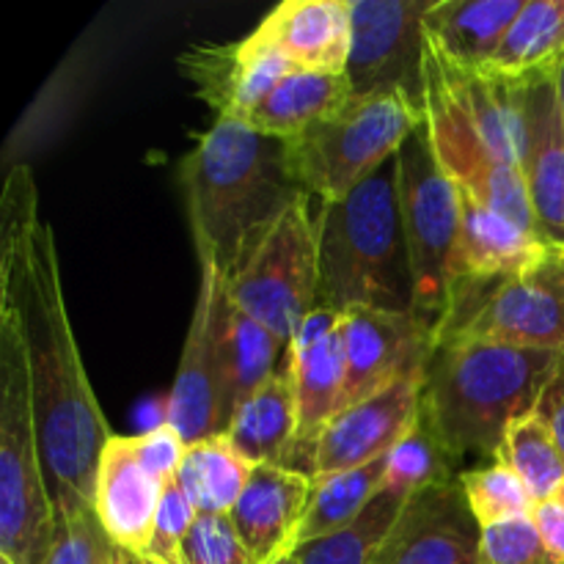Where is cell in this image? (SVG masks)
I'll return each instance as SVG.
<instances>
[{
  "label": "cell",
  "instance_id": "8992f818",
  "mask_svg": "<svg viewBox=\"0 0 564 564\" xmlns=\"http://www.w3.org/2000/svg\"><path fill=\"white\" fill-rule=\"evenodd\" d=\"M422 124V108L405 94H352L345 105L286 138V171L306 196L323 204L341 202L391 163Z\"/></svg>",
  "mask_w": 564,
  "mask_h": 564
},
{
  "label": "cell",
  "instance_id": "5bb4252c",
  "mask_svg": "<svg viewBox=\"0 0 564 564\" xmlns=\"http://www.w3.org/2000/svg\"><path fill=\"white\" fill-rule=\"evenodd\" d=\"M424 367L411 369L378 394L336 413L325 424L312 463V479L383 460L422 416Z\"/></svg>",
  "mask_w": 564,
  "mask_h": 564
},
{
  "label": "cell",
  "instance_id": "836d02e7",
  "mask_svg": "<svg viewBox=\"0 0 564 564\" xmlns=\"http://www.w3.org/2000/svg\"><path fill=\"white\" fill-rule=\"evenodd\" d=\"M460 488L482 529L512 518H527L534 510V499L529 496L527 485L501 460L460 471Z\"/></svg>",
  "mask_w": 564,
  "mask_h": 564
},
{
  "label": "cell",
  "instance_id": "484cf974",
  "mask_svg": "<svg viewBox=\"0 0 564 564\" xmlns=\"http://www.w3.org/2000/svg\"><path fill=\"white\" fill-rule=\"evenodd\" d=\"M564 55V0H527L485 69L505 80L549 77Z\"/></svg>",
  "mask_w": 564,
  "mask_h": 564
},
{
  "label": "cell",
  "instance_id": "3957f363",
  "mask_svg": "<svg viewBox=\"0 0 564 564\" xmlns=\"http://www.w3.org/2000/svg\"><path fill=\"white\" fill-rule=\"evenodd\" d=\"M564 352L496 341H441L424 372L422 422L457 457L499 452L507 430L538 411Z\"/></svg>",
  "mask_w": 564,
  "mask_h": 564
},
{
  "label": "cell",
  "instance_id": "6da1fadb",
  "mask_svg": "<svg viewBox=\"0 0 564 564\" xmlns=\"http://www.w3.org/2000/svg\"><path fill=\"white\" fill-rule=\"evenodd\" d=\"M0 295L20 312L31 369L33 411L44 474L55 512L94 510L97 471L113 438L83 367L50 224L39 215V191L28 165H14L0 198Z\"/></svg>",
  "mask_w": 564,
  "mask_h": 564
},
{
  "label": "cell",
  "instance_id": "7dc6e473",
  "mask_svg": "<svg viewBox=\"0 0 564 564\" xmlns=\"http://www.w3.org/2000/svg\"><path fill=\"white\" fill-rule=\"evenodd\" d=\"M130 564H141V560H138V556H132V554H130Z\"/></svg>",
  "mask_w": 564,
  "mask_h": 564
},
{
  "label": "cell",
  "instance_id": "d4e9b609",
  "mask_svg": "<svg viewBox=\"0 0 564 564\" xmlns=\"http://www.w3.org/2000/svg\"><path fill=\"white\" fill-rule=\"evenodd\" d=\"M350 97L352 86L347 75L292 69L290 75L275 83L273 91L251 110V116L242 124L262 132V135L286 141L323 116H328L339 105H345Z\"/></svg>",
  "mask_w": 564,
  "mask_h": 564
},
{
  "label": "cell",
  "instance_id": "7c38bea8",
  "mask_svg": "<svg viewBox=\"0 0 564 564\" xmlns=\"http://www.w3.org/2000/svg\"><path fill=\"white\" fill-rule=\"evenodd\" d=\"M433 0H350L352 94L400 91L422 108L424 17Z\"/></svg>",
  "mask_w": 564,
  "mask_h": 564
},
{
  "label": "cell",
  "instance_id": "7402d4cb",
  "mask_svg": "<svg viewBox=\"0 0 564 564\" xmlns=\"http://www.w3.org/2000/svg\"><path fill=\"white\" fill-rule=\"evenodd\" d=\"M257 31L295 69L345 75L350 55V0H284Z\"/></svg>",
  "mask_w": 564,
  "mask_h": 564
},
{
  "label": "cell",
  "instance_id": "e575fe53",
  "mask_svg": "<svg viewBox=\"0 0 564 564\" xmlns=\"http://www.w3.org/2000/svg\"><path fill=\"white\" fill-rule=\"evenodd\" d=\"M182 564H253L231 516H198L180 549Z\"/></svg>",
  "mask_w": 564,
  "mask_h": 564
},
{
  "label": "cell",
  "instance_id": "60d3db41",
  "mask_svg": "<svg viewBox=\"0 0 564 564\" xmlns=\"http://www.w3.org/2000/svg\"><path fill=\"white\" fill-rule=\"evenodd\" d=\"M534 413L543 419V424L551 430V435H554V441L560 444L564 455V356L560 367H556L554 378H551V383L545 386L543 397H540L538 402V411Z\"/></svg>",
  "mask_w": 564,
  "mask_h": 564
},
{
  "label": "cell",
  "instance_id": "74e56055",
  "mask_svg": "<svg viewBox=\"0 0 564 564\" xmlns=\"http://www.w3.org/2000/svg\"><path fill=\"white\" fill-rule=\"evenodd\" d=\"M196 521L198 510L193 507V501L187 499L185 490L176 485V479H171V482L165 485L163 505H160L158 521H154L152 545H149L147 556H141V560L180 562L182 543H185L187 532H191Z\"/></svg>",
  "mask_w": 564,
  "mask_h": 564
},
{
  "label": "cell",
  "instance_id": "cb8c5ba5",
  "mask_svg": "<svg viewBox=\"0 0 564 564\" xmlns=\"http://www.w3.org/2000/svg\"><path fill=\"white\" fill-rule=\"evenodd\" d=\"M527 0H433L424 39L460 69H485L494 61Z\"/></svg>",
  "mask_w": 564,
  "mask_h": 564
},
{
  "label": "cell",
  "instance_id": "30bf717a",
  "mask_svg": "<svg viewBox=\"0 0 564 564\" xmlns=\"http://www.w3.org/2000/svg\"><path fill=\"white\" fill-rule=\"evenodd\" d=\"M457 339L564 352V257L485 290L457 292L441 341Z\"/></svg>",
  "mask_w": 564,
  "mask_h": 564
},
{
  "label": "cell",
  "instance_id": "b9f144b4",
  "mask_svg": "<svg viewBox=\"0 0 564 564\" xmlns=\"http://www.w3.org/2000/svg\"><path fill=\"white\" fill-rule=\"evenodd\" d=\"M554 86H556V102H560V113H562V124H564V55H562L560 64H556Z\"/></svg>",
  "mask_w": 564,
  "mask_h": 564
},
{
  "label": "cell",
  "instance_id": "f35d334b",
  "mask_svg": "<svg viewBox=\"0 0 564 564\" xmlns=\"http://www.w3.org/2000/svg\"><path fill=\"white\" fill-rule=\"evenodd\" d=\"M132 446H135L138 460H141L154 477L163 479V482L176 479V471H180L187 452L185 438H182V435L165 422H160L158 427L147 430V433L132 435Z\"/></svg>",
  "mask_w": 564,
  "mask_h": 564
},
{
  "label": "cell",
  "instance_id": "52a82bcc",
  "mask_svg": "<svg viewBox=\"0 0 564 564\" xmlns=\"http://www.w3.org/2000/svg\"><path fill=\"white\" fill-rule=\"evenodd\" d=\"M397 196L411 259L416 314L441 341L455 306L460 187L435 160L424 124L397 154Z\"/></svg>",
  "mask_w": 564,
  "mask_h": 564
},
{
  "label": "cell",
  "instance_id": "d6986e66",
  "mask_svg": "<svg viewBox=\"0 0 564 564\" xmlns=\"http://www.w3.org/2000/svg\"><path fill=\"white\" fill-rule=\"evenodd\" d=\"M521 176L540 235L564 257V124L554 75L527 83Z\"/></svg>",
  "mask_w": 564,
  "mask_h": 564
},
{
  "label": "cell",
  "instance_id": "8fae6325",
  "mask_svg": "<svg viewBox=\"0 0 564 564\" xmlns=\"http://www.w3.org/2000/svg\"><path fill=\"white\" fill-rule=\"evenodd\" d=\"M231 312L235 303L229 284L218 270L204 264L191 328L163 408V422L171 424L187 446L224 435V372Z\"/></svg>",
  "mask_w": 564,
  "mask_h": 564
},
{
  "label": "cell",
  "instance_id": "83f0119b",
  "mask_svg": "<svg viewBox=\"0 0 564 564\" xmlns=\"http://www.w3.org/2000/svg\"><path fill=\"white\" fill-rule=\"evenodd\" d=\"M290 347L259 319L248 317L235 306L226 339V372H224V433L237 408L257 389H262L284 361Z\"/></svg>",
  "mask_w": 564,
  "mask_h": 564
},
{
  "label": "cell",
  "instance_id": "1f68e13d",
  "mask_svg": "<svg viewBox=\"0 0 564 564\" xmlns=\"http://www.w3.org/2000/svg\"><path fill=\"white\" fill-rule=\"evenodd\" d=\"M494 460L507 463L521 477L534 505L554 499L564 482V455L538 413L518 419L507 430Z\"/></svg>",
  "mask_w": 564,
  "mask_h": 564
},
{
  "label": "cell",
  "instance_id": "7bdbcfd3",
  "mask_svg": "<svg viewBox=\"0 0 564 564\" xmlns=\"http://www.w3.org/2000/svg\"><path fill=\"white\" fill-rule=\"evenodd\" d=\"M102 564H130V554H124V551H119L113 545V549L108 551V556H105Z\"/></svg>",
  "mask_w": 564,
  "mask_h": 564
},
{
  "label": "cell",
  "instance_id": "4dcf8cb0",
  "mask_svg": "<svg viewBox=\"0 0 564 564\" xmlns=\"http://www.w3.org/2000/svg\"><path fill=\"white\" fill-rule=\"evenodd\" d=\"M408 496L383 488L372 499V505L361 512L352 523L328 538L312 540L297 545V562L301 564H375L386 534L394 527L397 516L405 507Z\"/></svg>",
  "mask_w": 564,
  "mask_h": 564
},
{
  "label": "cell",
  "instance_id": "f546056e",
  "mask_svg": "<svg viewBox=\"0 0 564 564\" xmlns=\"http://www.w3.org/2000/svg\"><path fill=\"white\" fill-rule=\"evenodd\" d=\"M383 479L386 457L361 468H350V471L314 477L306 521L297 532V545L328 538L356 521L372 505L375 496L383 490Z\"/></svg>",
  "mask_w": 564,
  "mask_h": 564
},
{
  "label": "cell",
  "instance_id": "d6a6232c",
  "mask_svg": "<svg viewBox=\"0 0 564 564\" xmlns=\"http://www.w3.org/2000/svg\"><path fill=\"white\" fill-rule=\"evenodd\" d=\"M457 466H460V460L441 444L438 435L419 416L416 427L386 457L383 488L397 490V494L411 499L416 490L427 488V485L460 477L463 468Z\"/></svg>",
  "mask_w": 564,
  "mask_h": 564
},
{
  "label": "cell",
  "instance_id": "bcb514c9",
  "mask_svg": "<svg viewBox=\"0 0 564 564\" xmlns=\"http://www.w3.org/2000/svg\"><path fill=\"white\" fill-rule=\"evenodd\" d=\"M141 564H182V562H154V560H141Z\"/></svg>",
  "mask_w": 564,
  "mask_h": 564
},
{
  "label": "cell",
  "instance_id": "ac0fdd59",
  "mask_svg": "<svg viewBox=\"0 0 564 564\" xmlns=\"http://www.w3.org/2000/svg\"><path fill=\"white\" fill-rule=\"evenodd\" d=\"M554 257H562V253L554 251L543 237L460 191L455 297L463 290H485L512 275L529 273Z\"/></svg>",
  "mask_w": 564,
  "mask_h": 564
},
{
  "label": "cell",
  "instance_id": "c3c4849f",
  "mask_svg": "<svg viewBox=\"0 0 564 564\" xmlns=\"http://www.w3.org/2000/svg\"><path fill=\"white\" fill-rule=\"evenodd\" d=\"M0 564H11L9 560H3V556H0Z\"/></svg>",
  "mask_w": 564,
  "mask_h": 564
},
{
  "label": "cell",
  "instance_id": "e0dca14e",
  "mask_svg": "<svg viewBox=\"0 0 564 564\" xmlns=\"http://www.w3.org/2000/svg\"><path fill=\"white\" fill-rule=\"evenodd\" d=\"M290 358L297 389V438L286 468L312 477L317 441L325 424L334 419L345 391L347 361L341 312L325 306L314 308L292 339Z\"/></svg>",
  "mask_w": 564,
  "mask_h": 564
},
{
  "label": "cell",
  "instance_id": "ffe728a7",
  "mask_svg": "<svg viewBox=\"0 0 564 564\" xmlns=\"http://www.w3.org/2000/svg\"><path fill=\"white\" fill-rule=\"evenodd\" d=\"M165 485L138 460L132 438L113 435L108 441L99 460L94 512L116 549L138 560L147 556Z\"/></svg>",
  "mask_w": 564,
  "mask_h": 564
},
{
  "label": "cell",
  "instance_id": "9a60e30c",
  "mask_svg": "<svg viewBox=\"0 0 564 564\" xmlns=\"http://www.w3.org/2000/svg\"><path fill=\"white\" fill-rule=\"evenodd\" d=\"M375 564H482V527L460 477L427 485L405 501Z\"/></svg>",
  "mask_w": 564,
  "mask_h": 564
},
{
  "label": "cell",
  "instance_id": "2e32d148",
  "mask_svg": "<svg viewBox=\"0 0 564 564\" xmlns=\"http://www.w3.org/2000/svg\"><path fill=\"white\" fill-rule=\"evenodd\" d=\"M196 97L226 121H246L295 66L253 28L246 39L226 44H193L176 58Z\"/></svg>",
  "mask_w": 564,
  "mask_h": 564
},
{
  "label": "cell",
  "instance_id": "ee69618b",
  "mask_svg": "<svg viewBox=\"0 0 564 564\" xmlns=\"http://www.w3.org/2000/svg\"><path fill=\"white\" fill-rule=\"evenodd\" d=\"M270 564H301L297 562V549H290V551H284V554L281 556H275L273 562Z\"/></svg>",
  "mask_w": 564,
  "mask_h": 564
},
{
  "label": "cell",
  "instance_id": "44dd1931",
  "mask_svg": "<svg viewBox=\"0 0 564 564\" xmlns=\"http://www.w3.org/2000/svg\"><path fill=\"white\" fill-rule=\"evenodd\" d=\"M312 477L284 466H253L246 490L229 512L253 564H270L297 549V532L308 512Z\"/></svg>",
  "mask_w": 564,
  "mask_h": 564
},
{
  "label": "cell",
  "instance_id": "7a4b0ae2",
  "mask_svg": "<svg viewBox=\"0 0 564 564\" xmlns=\"http://www.w3.org/2000/svg\"><path fill=\"white\" fill-rule=\"evenodd\" d=\"M180 185L198 264L226 281L303 187L286 171L284 141L240 121L215 119L182 158Z\"/></svg>",
  "mask_w": 564,
  "mask_h": 564
},
{
  "label": "cell",
  "instance_id": "5b68a950",
  "mask_svg": "<svg viewBox=\"0 0 564 564\" xmlns=\"http://www.w3.org/2000/svg\"><path fill=\"white\" fill-rule=\"evenodd\" d=\"M55 540V505L44 474L31 369L20 312L0 295V556L44 564Z\"/></svg>",
  "mask_w": 564,
  "mask_h": 564
},
{
  "label": "cell",
  "instance_id": "f6af8a7d",
  "mask_svg": "<svg viewBox=\"0 0 564 564\" xmlns=\"http://www.w3.org/2000/svg\"><path fill=\"white\" fill-rule=\"evenodd\" d=\"M554 499H556V501H560V505H564V482H562V488H560V490H556V496H554Z\"/></svg>",
  "mask_w": 564,
  "mask_h": 564
},
{
  "label": "cell",
  "instance_id": "ab89813d",
  "mask_svg": "<svg viewBox=\"0 0 564 564\" xmlns=\"http://www.w3.org/2000/svg\"><path fill=\"white\" fill-rule=\"evenodd\" d=\"M532 521L538 527L549 554L560 564H564V505H560L556 499L540 501L532 510Z\"/></svg>",
  "mask_w": 564,
  "mask_h": 564
},
{
  "label": "cell",
  "instance_id": "4316f807",
  "mask_svg": "<svg viewBox=\"0 0 564 564\" xmlns=\"http://www.w3.org/2000/svg\"><path fill=\"white\" fill-rule=\"evenodd\" d=\"M253 466L237 455L226 435H213L185 452L176 485L185 490L198 516H229L251 479Z\"/></svg>",
  "mask_w": 564,
  "mask_h": 564
},
{
  "label": "cell",
  "instance_id": "4fadbf2b",
  "mask_svg": "<svg viewBox=\"0 0 564 564\" xmlns=\"http://www.w3.org/2000/svg\"><path fill=\"white\" fill-rule=\"evenodd\" d=\"M341 339L347 378L336 413L378 394L411 369L430 364L441 345L438 334L416 312L378 308L341 312Z\"/></svg>",
  "mask_w": 564,
  "mask_h": 564
},
{
  "label": "cell",
  "instance_id": "603a6c76",
  "mask_svg": "<svg viewBox=\"0 0 564 564\" xmlns=\"http://www.w3.org/2000/svg\"><path fill=\"white\" fill-rule=\"evenodd\" d=\"M224 435L251 466H290L297 438V389L290 350L279 372L237 408Z\"/></svg>",
  "mask_w": 564,
  "mask_h": 564
},
{
  "label": "cell",
  "instance_id": "8d00e7d4",
  "mask_svg": "<svg viewBox=\"0 0 564 564\" xmlns=\"http://www.w3.org/2000/svg\"><path fill=\"white\" fill-rule=\"evenodd\" d=\"M482 564H560L545 549L532 516L482 529Z\"/></svg>",
  "mask_w": 564,
  "mask_h": 564
},
{
  "label": "cell",
  "instance_id": "277c9868",
  "mask_svg": "<svg viewBox=\"0 0 564 564\" xmlns=\"http://www.w3.org/2000/svg\"><path fill=\"white\" fill-rule=\"evenodd\" d=\"M319 306L416 312L397 196V158L317 218Z\"/></svg>",
  "mask_w": 564,
  "mask_h": 564
},
{
  "label": "cell",
  "instance_id": "f1b7e54d",
  "mask_svg": "<svg viewBox=\"0 0 564 564\" xmlns=\"http://www.w3.org/2000/svg\"><path fill=\"white\" fill-rule=\"evenodd\" d=\"M460 69V66H457ZM471 116L499 160L521 171L523 94L527 83L505 80L488 69H460Z\"/></svg>",
  "mask_w": 564,
  "mask_h": 564
},
{
  "label": "cell",
  "instance_id": "ba28073f",
  "mask_svg": "<svg viewBox=\"0 0 564 564\" xmlns=\"http://www.w3.org/2000/svg\"><path fill=\"white\" fill-rule=\"evenodd\" d=\"M422 116L430 149L452 182L479 204L540 235L521 171L496 158L485 143L471 116L460 69L433 44L424 47Z\"/></svg>",
  "mask_w": 564,
  "mask_h": 564
},
{
  "label": "cell",
  "instance_id": "9c48e42d",
  "mask_svg": "<svg viewBox=\"0 0 564 564\" xmlns=\"http://www.w3.org/2000/svg\"><path fill=\"white\" fill-rule=\"evenodd\" d=\"M308 198L290 204L226 281L231 303L273 330L286 347L319 306L317 218Z\"/></svg>",
  "mask_w": 564,
  "mask_h": 564
},
{
  "label": "cell",
  "instance_id": "d590c367",
  "mask_svg": "<svg viewBox=\"0 0 564 564\" xmlns=\"http://www.w3.org/2000/svg\"><path fill=\"white\" fill-rule=\"evenodd\" d=\"M113 543L102 532L97 512L61 516L55 512V540L44 564H102Z\"/></svg>",
  "mask_w": 564,
  "mask_h": 564
}]
</instances>
